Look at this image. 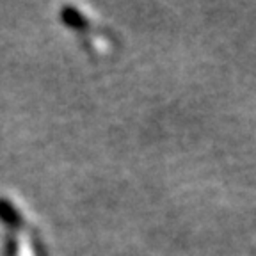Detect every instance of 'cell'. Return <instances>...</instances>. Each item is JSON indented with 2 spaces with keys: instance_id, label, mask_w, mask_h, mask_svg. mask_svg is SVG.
Segmentation results:
<instances>
[{
  "instance_id": "1",
  "label": "cell",
  "mask_w": 256,
  "mask_h": 256,
  "mask_svg": "<svg viewBox=\"0 0 256 256\" xmlns=\"http://www.w3.org/2000/svg\"><path fill=\"white\" fill-rule=\"evenodd\" d=\"M62 22L76 32L84 50L92 59H108L114 56L118 46L116 34L102 22V18H96L86 8L68 6L62 11Z\"/></svg>"
}]
</instances>
